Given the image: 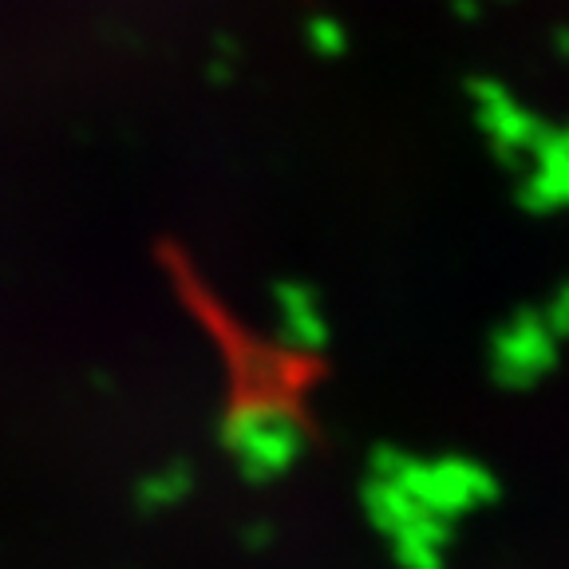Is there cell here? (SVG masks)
Segmentation results:
<instances>
[{
    "instance_id": "obj_1",
    "label": "cell",
    "mask_w": 569,
    "mask_h": 569,
    "mask_svg": "<svg viewBox=\"0 0 569 569\" xmlns=\"http://www.w3.org/2000/svg\"><path fill=\"white\" fill-rule=\"evenodd\" d=\"M372 475L396 479L411 498H416L419 510L443 518V522L455 515H462V510H475V507H482V502L495 498V479L467 459L419 462V459H408V455H400V451H376Z\"/></svg>"
},
{
    "instance_id": "obj_2",
    "label": "cell",
    "mask_w": 569,
    "mask_h": 569,
    "mask_svg": "<svg viewBox=\"0 0 569 569\" xmlns=\"http://www.w3.org/2000/svg\"><path fill=\"white\" fill-rule=\"evenodd\" d=\"M222 439L233 459H238L241 475L253 482H269L277 475H284L305 447V431L297 423V416L273 400L238 403L226 416Z\"/></svg>"
},
{
    "instance_id": "obj_3",
    "label": "cell",
    "mask_w": 569,
    "mask_h": 569,
    "mask_svg": "<svg viewBox=\"0 0 569 569\" xmlns=\"http://www.w3.org/2000/svg\"><path fill=\"white\" fill-rule=\"evenodd\" d=\"M490 365H495V380L507 388H526L538 380L553 365V332L546 329V320L538 312H522L502 325L490 345Z\"/></svg>"
},
{
    "instance_id": "obj_4",
    "label": "cell",
    "mask_w": 569,
    "mask_h": 569,
    "mask_svg": "<svg viewBox=\"0 0 569 569\" xmlns=\"http://www.w3.org/2000/svg\"><path fill=\"white\" fill-rule=\"evenodd\" d=\"M277 332L293 352H320L329 340V325L312 289L305 284H277Z\"/></svg>"
},
{
    "instance_id": "obj_5",
    "label": "cell",
    "mask_w": 569,
    "mask_h": 569,
    "mask_svg": "<svg viewBox=\"0 0 569 569\" xmlns=\"http://www.w3.org/2000/svg\"><path fill=\"white\" fill-rule=\"evenodd\" d=\"M391 546H396V558L403 561V569H443L447 522L423 510L400 533H391Z\"/></svg>"
},
{
    "instance_id": "obj_6",
    "label": "cell",
    "mask_w": 569,
    "mask_h": 569,
    "mask_svg": "<svg viewBox=\"0 0 569 569\" xmlns=\"http://www.w3.org/2000/svg\"><path fill=\"white\" fill-rule=\"evenodd\" d=\"M190 490H194V471H190L187 462H170V467L151 471L134 487V502H139L142 515H154V510L178 507Z\"/></svg>"
},
{
    "instance_id": "obj_7",
    "label": "cell",
    "mask_w": 569,
    "mask_h": 569,
    "mask_svg": "<svg viewBox=\"0 0 569 569\" xmlns=\"http://www.w3.org/2000/svg\"><path fill=\"white\" fill-rule=\"evenodd\" d=\"M542 320H546V329H550L553 337L569 329V289H561V293L553 297L550 309H546V317H542Z\"/></svg>"
}]
</instances>
